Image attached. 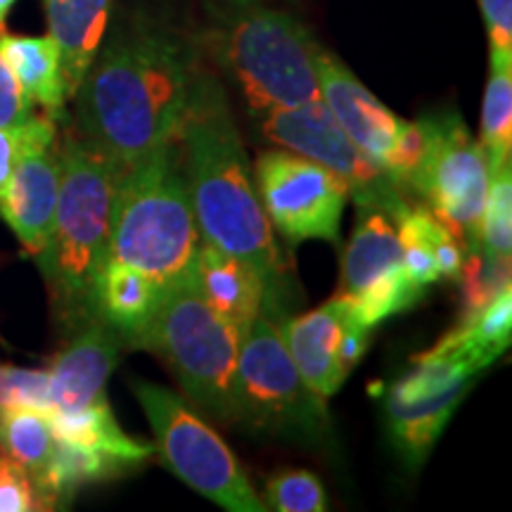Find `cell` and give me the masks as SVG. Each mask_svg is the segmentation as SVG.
Listing matches in <instances>:
<instances>
[{
	"label": "cell",
	"mask_w": 512,
	"mask_h": 512,
	"mask_svg": "<svg viewBox=\"0 0 512 512\" xmlns=\"http://www.w3.org/2000/svg\"><path fill=\"white\" fill-rule=\"evenodd\" d=\"M472 380L451 384V387L441 389L437 394L411 403H384L394 441L399 444L408 463L420 465L427 458V453L432 451L434 441L444 432L446 422L451 420L458 403L470 392Z\"/></svg>",
	"instance_id": "obj_21"
},
{
	"label": "cell",
	"mask_w": 512,
	"mask_h": 512,
	"mask_svg": "<svg viewBox=\"0 0 512 512\" xmlns=\"http://www.w3.org/2000/svg\"><path fill=\"white\" fill-rule=\"evenodd\" d=\"M403 271L399 230L387 211L358 207V221L342 261L337 297L356 299L370 285Z\"/></svg>",
	"instance_id": "obj_18"
},
{
	"label": "cell",
	"mask_w": 512,
	"mask_h": 512,
	"mask_svg": "<svg viewBox=\"0 0 512 512\" xmlns=\"http://www.w3.org/2000/svg\"><path fill=\"white\" fill-rule=\"evenodd\" d=\"M202 48L240 88L249 112L320 100V48L292 10L271 0H204Z\"/></svg>",
	"instance_id": "obj_3"
},
{
	"label": "cell",
	"mask_w": 512,
	"mask_h": 512,
	"mask_svg": "<svg viewBox=\"0 0 512 512\" xmlns=\"http://www.w3.org/2000/svg\"><path fill=\"white\" fill-rule=\"evenodd\" d=\"M356 311L344 297L330 299L320 309L290 318L280 328L299 375L313 394L328 401L342 389L347 373L339 363V344Z\"/></svg>",
	"instance_id": "obj_15"
},
{
	"label": "cell",
	"mask_w": 512,
	"mask_h": 512,
	"mask_svg": "<svg viewBox=\"0 0 512 512\" xmlns=\"http://www.w3.org/2000/svg\"><path fill=\"white\" fill-rule=\"evenodd\" d=\"M254 185L268 226L290 242H339V223L349 202L342 178L283 147L261 152Z\"/></svg>",
	"instance_id": "obj_11"
},
{
	"label": "cell",
	"mask_w": 512,
	"mask_h": 512,
	"mask_svg": "<svg viewBox=\"0 0 512 512\" xmlns=\"http://www.w3.org/2000/svg\"><path fill=\"white\" fill-rule=\"evenodd\" d=\"M126 467L136 465L110 456V453L95 451V448L64 444V441L55 439L46 475H43L41 489H38L43 510H53L57 508L55 503L69 501L81 486L105 482V479L121 475V472H126Z\"/></svg>",
	"instance_id": "obj_23"
},
{
	"label": "cell",
	"mask_w": 512,
	"mask_h": 512,
	"mask_svg": "<svg viewBox=\"0 0 512 512\" xmlns=\"http://www.w3.org/2000/svg\"><path fill=\"white\" fill-rule=\"evenodd\" d=\"M242 330L211 309L195 268L166 285L136 349L155 351L188 399L211 418H233V377Z\"/></svg>",
	"instance_id": "obj_6"
},
{
	"label": "cell",
	"mask_w": 512,
	"mask_h": 512,
	"mask_svg": "<svg viewBox=\"0 0 512 512\" xmlns=\"http://www.w3.org/2000/svg\"><path fill=\"white\" fill-rule=\"evenodd\" d=\"M195 275L211 309L242 332L264 311L266 299L271 297V287L256 268L209 242H202L197 252Z\"/></svg>",
	"instance_id": "obj_16"
},
{
	"label": "cell",
	"mask_w": 512,
	"mask_h": 512,
	"mask_svg": "<svg viewBox=\"0 0 512 512\" xmlns=\"http://www.w3.org/2000/svg\"><path fill=\"white\" fill-rule=\"evenodd\" d=\"M425 152L408 188L430 204V211L451 230L463 249L477 252L479 221L489 195V159L458 114L444 112L420 119Z\"/></svg>",
	"instance_id": "obj_9"
},
{
	"label": "cell",
	"mask_w": 512,
	"mask_h": 512,
	"mask_svg": "<svg viewBox=\"0 0 512 512\" xmlns=\"http://www.w3.org/2000/svg\"><path fill=\"white\" fill-rule=\"evenodd\" d=\"M200 245L181 147L171 140L119 174L107 259L166 287L195 268Z\"/></svg>",
	"instance_id": "obj_5"
},
{
	"label": "cell",
	"mask_w": 512,
	"mask_h": 512,
	"mask_svg": "<svg viewBox=\"0 0 512 512\" xmlns=\"http://www.w3.org/2000/svg\"><path fill=\"white\" fill-rule=\"evenodd\" d=\"M491 53L512 55V0H477Z\"/></svg>",
	"instance_id": "obj_32"
},
{
	"label": "cell",
	"mask_w": 512,
	"mask_h": 512,
	"mask_svg": "<svg viewBox=\"0 0 512 512\" xmlns=\"http://www.w3.org/2000/svg\"><path fill=\"white\" fill-rule=\"evenodd\" d=\"M256 117H259L261 136L268 143L311 159L342 178L356 207L382 209L392 219L408 207L403 200V190L373 159L363 155L351 143V138L342 131L323 100H311L294 107H275V110L261 112Z\"/></svg>",
	"instance_id": "obj_10"
},
{
	"label": "cell",
	"mask_w": 512,
	"mask_h": 512,
	"mask_svg": "<svg viewBox=\"0 0 512 512\" xmlns=\"http://www.w3.org/2000/svg\"><path fill=\"white\" fill-rule=\"evenodd\" d=\"M121 337L102 318L72 330L48 373V411H81L105 399V384L119 363Z\"/></svg>",
	"instance_id": "obj_12"
},
{
	"label": "cell",
	"mask_w": 512,
	"mask_h": 512,
	"mask_svg": "<svg viewBox=\"0 0 512 512\" xmlns=\"http://www.w3.org/2000/svg\"><path fill=\"white\" fill-rule=\"evenodd\" d=\"M31 114H34V105L22 93L8 64L0 57V126L19 124V121L29 119Z\"/></svg>",
	"instance_id": "obj_33"
},
{
	"label": "cell",
	"mask_w": 512,
	"mask_h": 512,
	"mask_svg": "<svg viewBox=\"0 0 512 512\" xmlns=\"http://www.w3.org/2000/svg\"><path fill=\"white\" fill-rule=\"evenodd\" d=\"M512 249V176L510 164L491 171L489 195L479 221L477 252L489 261H510Z\"/></svg>",
	"instance_id": "obj_27"
},
{
	"label": "cell",
	"mask_w": 512,
	"mask_h": 512,
	"mask_svg": "<svg viewBox=\"0 0 512 512\" xmlns=\"http://www.w3.org/2000/svg\"><path fill=\"white\" fill-rule=\"evenodd\" d=\"M15 3H17V0H0V29H3L5 19H8L10 10L15 8Z\"/></svg>",
	"instance_id": "obj_34"
},
{
	"label": "cell",
	"mask_w": 512,
	"mask_h": 512,
	"mask_svg": "<svg viewBox=\"0 0 512 512\" xmlns=\"http://www.w3.org/2000/svg\"><path fill=\"white\" fill-rule=\"evenodd\" d=\"M164 290L162 283L138 268L105 259L95 294L98 318L114 328L126 347L136 349L138 339L143 337L147 323L162 302Z\"/></svg>",
	"instance_id": "obj_19"
},
{
	"label": "cell",
	"mask_w": 512,
	"mask_h": 512,
	"mask_svg": "<svg viewBox=\"0 0 512 512\" xmlns=\"http://www.w3.org/2000/svg\"><path fill=\"white\" fill-rule=\"evenodd\" d=\"M489 171L510 164L512 152V55L491 53L482 105V143Z\"/></svg>",
	"instance_id": "obj_26"
},
{
	"label": "cell",
	"mask_w": 512,
	"mask_h": 512,
	"mask_svg": "<svg viewBox=\"0 0 512 512\" xmlns=\"http://www.w3.org/2000/svg\"><path fill=\"white\" fill-rule=\"evenodd\" d=\"M318 86L320 100L351 143L384 171L403 119L384 107L328 50H320L318 55Z\"/></svg>",
	"instance_id": "obj_13"
},
{
	"label": "cell",
	"mask_w": 512,
	"mask_h": 512,
	"mask_svg": "<svg viewBox=\"0 0 512 512\" xmlns=\"http://www.w3.org/2000/svg\"><path fill=\"white\" fill-rule=\"evenodd\" d=\"M0 57L8 64L31 105L41 107L53 119L64 117L69 93L62 74L60 48L53 38L0 31Z\"/></svg>",
	"instance_id": "obj_20"
},
{
	"label": "cell",
	"mask_w": 512,
	"mask_h": 512,
	"mask_svg": "<svg viewBox=\"0 0 512 512\" xmlns=\"http://www.w3.org/2000/svg\"><path fill=\"white\" fill-rule=\"evenodd\" d=\"M31 406L48 411V373L17 366H0V411Z\"/></svg>",
	"instance_id": "obj_30"
},
{
	"label": "cell",
	"mask_w": 512,
	"mask_h": 512,
	"mask_svg": "<svg viewBox=\"0 0 512 512\" xmlns=\"http://www.w3.org/2000/svg\"><path fill=\"white\" fill-rule=\"evenodd\" d=\"M114 0H43L48 36L60 48L69 100L105 41Z\"/></svg>",
	"instance_id": "obj_17"
},
{
	"label": "cell",
	"mask_w": 512,
	"mask_h": 512,
	"mask_svg": "<svg viewBox=\"0 0 512 512\" xmlns=\"http://www.w3.org/2000/svg\"><path fill=\"white\" fill-rule=\"evenodd\" d=\"M43 510L34 479L17 460L0 451V512Z\"/></svg>",
	"instance_id": "obj_31"
},
{
	"label": "cell",
	"mask_w": 512,
	"mask_h": 512,
	"mask_svg": "<svg viewBox=\"0 0 512 512\" xmlns=\"http://www.w3.org/2000/svg\"><path fill=\"white\" fill-rule=\"evenodd\" d=\"M50 430L57 441L74 446H86L95 448V451L110 453L128 463L140 465L145 458H150V453L155 451V446L138 441L121 430L119 422L114 420V413L110 403L105 399L91 403V406L81 408V411H48Z\"/></svg>",
	"instance_id": "obj_22"
},
{
	"label": "cell",
	"mask_w": 512,
	"mask_h": 512,
	"mask_svg": "<svg viewBox=\"0 0 512 512\" xmlns=\"http://www.w3.org/2000/svg\"><path fill=\"white\" fill-rule=\"evenodd\" d=\"M55 138V119L48 117V114L34 112L29 119L19 121V124L0 126V197L8 188L17 164L31 155V152L46 150V147L55 145Z\"/></svg>",
	"instance_id": "obj_28"
},
{
	"label": "cell",
	"mask_w": 512,
	"mask_h": 512,
	"mask_svg": "<svg viewBox=\"0 0 512 512\" xmlns=\"http://www.w3.org/2000/svg\"><path fill=\"white\" fill-rule=\"evenodd\" d=\"M176 140L202 242L247 261L273 287L280 275L273 228L259 204L228 95L209 69L197 72Z\"/></svg>",
	"instance_id": "obj_2"
},
{
	"label": "cell",
	"mask_w": 512,
	"mask_h": 512,
	"mask_svg": "<svg viewBox=\"0 0 512 512\" xmlns=\"http://www.w3.org/2000/svg\"><path fill=\"white\" fill-rule=\"evenodd\" d=\"M266 508L278 512H325L328 496L316 475L306 470H285L268 479Z\"/></svg>",
	"instance_id": "obj_29"
},
{
	"label": "cell",
	"mask_w": 512,
	"mask_h": 512,
	"mask_svg": "<svg viewBox=\"0 0 512 512\" xmlns=\"http://www.w3.org/2000/svg\"><path fill=\"white\" fill-rule=\"evenodd\" d=\"M60 159L55 223L36 259L57 318L72 332L98 318L95 294L110 245L112 202L121 171L76 131L64 138Z\"/></svg>",
	"instance_id": "obj_4"
},
{
	"label": "cell",
	"mask_w": 512,
	"mask_h": 512,
	"mask_svg": "<svg viewBox=\"0 0 512 512\" xmlns=\"http://www.w3.org/2000/svg\"><path fill=\"white\" fill-rule=\"evenodd\" d=\"M60 171L62 159L55 145L31 152L17 164L0 197V216L31 256L48 245L60 197Z\"/></svg>",
	"instance_id": "obj_14"
},
{
	"label": "cell",
	"mask_w": 512,
	"mask_h": 512,
	"mask_svg": "<svg viewBox=\"0 0 512 512\" xmlns=\"http://www.w3.org/2000/svg\"><path fill=\"white\" fill-rule=\"evenodd\" d=\"M53 446L55 437L50 430L48 411L31 406H12L0 411V451L8 453L29 472L36 491L41 489Z\"/></svg>",
	"instance_id": "obj_24"
},
{
	"label": "cell",
	"mask_w": 512,
	"mask_h": 512,
	"mask_svg": "<svg viewBox=\"0 0 512 512\" xmlns=\"http://www.w3.org/2000/svg\"><path fill=\"white\" fill-rule=\"evenodd\" d=\"M200 67V48L169 24H121L76 88V133L131 169L176 140Z\"/></svg>",
	"instance_id": "obj_1"
},
{
	"label": "cell",
	"mask_w": 512,
	"mask_h": 512,
	"mask_svg": "<svg viewBox=\"0 0 512 512\" xmlns=\"http://www.w3.org/2000/svg\"><path fill=\"white\" fill-rule=\"evenodd\" d=\"M133 392L150 420L159 456L181 482L223 510H268L226 441L181 396L147 380L133 382Z\"/></svg>",
	"instance_id": "obj_8"
},
{
	"label": "cell",
	"mask_w": 512,
	"mask_h": 512,
	"mask_svg": "<svg viewBox=\"0 0 512 512\" xmlns=\"http://www.w3.org/2000/svg\"><path fill=\"white\" fill-rule=\"evenodd\" d=\"M256 432L316 441L328 432L325 399L294 366L283 332L261 311L242 332L233 377V418Z\"/></svg>",
	"instance_id": "obj_7"
},
{
	"label": "cell",
	"mask_w": 512,
	"mask_h": 512,
	"mask_svg": "<svg viewBox=\"0 0 512 512\" xmlns=\"http://www.w3.org/2000/svg\"><path fill=\"white\" fill-rule=\"evenodd\" d=\"M512 335V297L510 285L503 287L501 292L477 313L475 318L460 323L456 330L448 332L441 339L448 347L463 351L470 356L479 368L486 370L503 351L510 347Z\"/></svg>",
	"instance_id": "obj_25"
}]
</instances>
